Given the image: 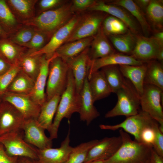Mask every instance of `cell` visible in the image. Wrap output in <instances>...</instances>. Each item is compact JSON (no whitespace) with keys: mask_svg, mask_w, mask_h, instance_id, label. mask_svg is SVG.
Wrapping results in <instances>:
<instances>
[{"mask_svg":"<svg viewBox=\"0 0 163 163\" xmlns=\"http://www.w3.org/2000/svg\"><path fill=\"white\" fill-rule=\"evenodd\" d=\"M119 132L121 145L104 163H149L152 160V146L133 140L128 133L122 129Z\"/></svg>","mask_w":163,"mask_h":163,"instance_id":"obj_1","label":"cell"},{"mask_svg":"<svg viewBox=\"0 0 163 163\" xmlns=\"http://www.w3.org/2000/svg\"><path fill=\"white\" fill-rule=\"evenodd\" d=\"M74 15L72 3H64L56 8L41 12L24 24L45 34L50 38Z\"/></svg>","mask_w":163,"mask_h":163,"instance_id":"obj_2","label":"cell"},{"mask_svg":"<svg viewBox=\"0 0 163 163\" xmlns=\"http://www.w3.org/2000/svg\"><path fill=\"white\" fill-rule=\"evenodd\" d=\"M80 106V94L76 91L73 75L69 68L66 88L61 96L51 127L49 131L52 140L58 137V129L64 118L70 119L75 113H79Z\"/></svg>","mask_w":163,"mask_h":163,"instance_id":"obj_3","label":"cell"},{"mask_svg":"<svg viewBox=\"0 0 163 163\" xmlns=\"http://www.w3.org/2000/svg\"><path fill=\"white\" fill-rule=\"evenodd\" d=\"M117 101L105 114L106 118L124 116L126 117L137 114L140 110V96L131 82L125 78L122 87L115 93Z\"/></svg>","mask_w":163,"mask_h":163,"instance_id":"obj_4","label":"cell"},{"mask_svg":"<svg viewBox=\"0 0 163 163\" xmlns=\"http://www.w3.org/2000/svg\"><path fill=\"white\" fill-rule=\"evenodd\" d=\"M69 69L66 62L56 53L49 65L45 92L46 101L56 95L61 96L66 87Z\"/></svg>","mask_w":163,"mask_h":163,"instance_id":"obj_5","label":"cell"},{"mask_svg":"<svg viewBox=\"0 0 163 163\" xmlns=\"http://www.w3.org/2000/svg\"><path fill=\"white\" fill-rule=\"evenodd\" d=\"M163 90L155 85L144 84L140 96L141 110L148 113L159 124V128L163 133V111L162 98Z\"/></svg>","mask_w":163,"mask_h":163,"instance_id":"obj_6","label":"cell"},{"mask_svg":"<svg viewBox=\"0 0 163 163\" xmlns=\"http://www.w3.org/2000/svg\"><path fill=\"white\" fill-rule=\"evenodd\" d=\"M155 121L148 113L140 110L137 114L126 117L120 123L114 125L101 124L99 127L101 129L113 131L122 129L133 135L135 140L142 142V132L145 129L152 127Z\"/></svg>","mask_w":163,"mask_h":163,"instance_id":"obj_7","label":"cell"},{"mask_svg":"<svg viewBox=\"0 0 163 163\" xmlns=\"http://www.w3.org/2000/svg\"><path fill=\"white\" fill-rule=\"evenodd\" d=\"M20 130L11 132L0 136V143L10 156L24 157L36 160L37 158L36 148L24 140Z\"/></svg>","mask_w":163,"mask_h":163,"instance_id":"obj_8","label":"cell"},{"mask_svg":"<svg viewBox=\"0 0 163 163\" xmlns=\"http://www.w3.org/2000/svg\"><path fill=\"white\" fill-rule=\"evenodd\" d=\"M81 16L75 14L67 23L53 34L43 48L37 52L30 53L32 55H44L47 59L52 57L56 50L65 43L69 38Z\"/></svg>","mask_w":163,"mask_h":163,"instance_id":"obj_9","label":"cell"},{"mask_svg":"<svg viewBox=\"0 0 163 163\" xmlns=\"http://www.w3.org/2000/svg\"><path fill=\"white\" fill-rule=\"evenodd\" d=\"M81 16V18L69 38L65 43L93 37L101 28L107 15L97 11Z\"/></svg>","mask_w":163,"mask_h":163,"instance_id":"obj_10","label":"cell"},{"mask_svg":"<svg viewBox=\"0 0 163 163\" xmlns=\"http://www.w3.org/2000/svg\"><path fill=\"white\" fill-rule=\"evenodd\" d=\"M0 97L2 100L10 103L15 107L23 115L25 119L37 118L41 106L34 101L30 94L5 91Z\"/></svg>","mask_w":163,"mask_h":163,"instance_id":"obj_11","label":"cell"},{"mask_svg":"<svg viewBox=\"0 0 163 163\" xmlns=\"http://www.w3.org/2000/svg\"><path fill=\"white\" fill-rule=\"evenodd\" d=\"M90 11H99L113 16L122 21L129 30L135 35L141 34L140 27L134 18L125 9L117 5L96 1L88 9Z\"/></svg>","mask_w":163,"mask_h":163,"instance_id":"obj_12","label":"cell"},{"mask_svg":"<svg viewBox=\"0 0 163 163\" xmlns=\"http://www.w3.org/2000/svg\"><path fill=\"white\" fill-rule=\"evenodd\" d=\"M25 120L23 115L12 104L1 99L0 101V136L11 132L22 130Z\"/></svg>","mask_w":163,"mask_h":163,"instance_id":"obj_13","label":"cell"},{"mask_svg":"<svg viewBox=\"0 0 163 163\" xmlns=\"http://www.w3.org/2000/svg\"><path fill=\"white\" fill-rule=\"evenodd\" d=\"M163 50V45L152 36L146 37L141 34L136 35V40L131 55L143 62L157 60L159 52Z\"/></svg>","mask_w":163,"mask_h":163,"instance_id":"obj_14","label":"cell"},{"mask_svg":"<svg viewBox=\"0 0 163 163\" xmlns=\"http://www.w3.org/2000/svg\"><path fill=\"white\" fill-rule=\"evenodd\" d=\"M70 129L59 147L36 148L37 158L34 163H66L73 147L70 145Z\"/></svg>","mask_w":163,"mask_h":163,"instance_id":"obj_15","label":"cell"},{"mask_svg":"<svg viewBox=\"0 0 163 163\" xmlns=\"http://www.w3.org/2000/svg\"><path fill=\"white\" fill-rule=\"evenodd\" d=\"M22 129L24 133V139L29 144L39 149L52 147V140L46 135L45 129L38 123L37 119H25Z\"/></svg>","mask_w":163,"mask_h":163,"instance_id":"obj_16","label":"cell"},{"mask_svg":"<svg viewBox=\"0 0 163 163\" xmlns=\"http://www.w3.org/2000/svg\"><path fill=\"white\" fill-rule=\"evenodd\" d=\"M121 137H106L98 142L89 150L83 163L97 159L106 160L113 155L122 144Z\"/></svg>","mask_w":163,"mask_h":163,"instance_id":"obj_17","label":"cell"},{"mask_svg":"<svg viewBox=\"0 0 163 163\" xmlns=\"http://www.w3.org/2000/svg\"><path fill=\"white\" fill-rule=\"evenodd\" d=\"M89 51L88 47L78 55L66 62L72 72L76 90L78 94H80L88 75L90 60Z\"/></svg>","mask_w":163,"mask_h":163,"instance_id":"obj_18","label":"cell"},{"mask_svg":"<svg viewBox=\"0 0 163 163\" xmlns=\"http://www.w3.org/2000/svg\"><path fill=\"white\" fill-rule=\"evenodd\" d=\"M131 55L116 53L103 58L90 60L88 77L102 67L111 65H140L145 63Z\"/></svg>","mask_w":163,"mask_h":163,"instance_id":"obj_19","label":"cell"},{"mask_svg":"<svg viewBox=\"0 0 163 163\" xmlns=\"http://www.w3.org/2000/svg\"><path fill=\"white\" fill-rule=\"evenodd\" d=\"M80 108L79 112L80 119L89 125L94 119L100 116V113L94 105V102L88 84V75L84 81L80 93Z\"/></svg>","mask_w":163,"mask_h":163,"instance_id":"obj_20","label":"cell"},{"mask_svg":"<svg viewBox=\"0 0 163 163\" xmlns=\"http://www.w3.org/2000/svg\"><path fill=\"white\" fill-rule=\"evenodd\" d=\"M56 53L51 58L47 59L43 55L39 74L35 81L33 91L30 94L31 98L37 104L41 106L46 101L45 92L48 76L49 65Z\"/></svg>","mask_w":163,"mask_h":163,"instance_id":"obj_21","label":"cell"},{"mask_svg":"<svg viewBox=\"0 0 163 163\" xmlns=\"http://www.w3.org/2000/svg\"><path fill=\"white\" fill-rule=\"evenodd\" d=\"M15 18L24 24L36 15V5L38 0H5Z\"/></svg>","mask_w":163,"mask_h":163,"instance_id":"obj_22","label":"cell"},{"mask_svg":"<svg viewBox=\"0 0 163 163\" xmlns=\"http://www.w3.org/2000/svg\"><path fill=\"white\" fill-rule=\"evenodd\" d=\"M107 37L103 31L101 27L93 37L89 50L90 60L102 58L116 53Z\"/></svg>","mask_w":163,"mask_h":163,"instance_id":"obj_23","label":"cell"},{"mask_svg":"<svg viewBox=\"0 0 163 163\" xmlns=\"http://www.w3.org/2000/svg\"><path fill=\"white\" fill-rule=\"evenodd\" d=\"M119 66L124 77L131 82L140 96L143 91L147 69L146 62L140 65H123Z\"/></svg>","mask_w":163,"mask_h":163,"instance_id":"obj_24","label":"cell"},{"mask_svg":"<svg viewBox=\"0 0 163 163\" xmlns=\"http://www.w3.org/2000/svg\"><path fill=\"white\" fill-rule=\"evenodd\" d=\"M109 3L120 6L126 10L138 23L145 36L148 37L152 31L144 12L136 5L133 0H115Z\"/></svg>","mask_w":163,"mask_h":163,"instance_id":"obj_25","label":"cell"},{"mask_svg":"<svg viewBox=\"0 0 163 163\" xmlns=\"http://www.w3.org/2000/svg\"><path fill=\"white\" fill-rule=\"evenodd\" d=\"M93 37L64 43L56 51L58 56L66 62L77 56L90 46Z\"/></svg>","mask_w":163,"mask_h":163,"instance_id":"obj_26","label":"cell"},{"mask_svg":"<svg viewBox=\"0 0 163 163\" xmlns=\"http://www.w3.org/2000/svg\"><path fill=\"white\" fill-rule=\"evenodd\" d=\"M88 78L89 88L94 102L107 97L112 93L101 70L93 73Z\"/></svg>","mask_w":163,"mask_h":163,"instance_id":"obj_27","label":"cell"},{"mask_svg":"<svg viewBox=\"0 0 163 163\" xmlns=\"http://www.w3.org/2000/svg\"><path fill=\"white\" fill-rule=\"evenodd\" d=\"M61 96L56 95L46 101L41 106L37 120L39 124L49 132L53 124Z\"/></svg>","mask_w":163,"mask_h":163,"instance_id":"obj_28","label":"cell"},{"mask_svg":"<svg viewBox=\"0 0 163 163\" xmlns=\"http://www.w3.org/2000/svg\"><path fill=\"white\" fill-rule=\"evenodd\" d=\"M42 56L32 55L27 50L17 64L21 70L35 82L40 72Z\"/></svg>","mask_w":163,"mask_h":163,"instance_id":"obj_29","label":"cell"},{"mask_svg":"<svg viewBox=\"0 0 163 163\" xmlns=\"http://www.w3.org/2000/svg\"><path fill=\"white\" fill-rule=\"evenodd\" d=\"M147 21L153 31L163 30V1L151 0L145 12Z\"/></svg>","mask_w":163,"mask_h":163,"instance_id":"obj_30","label":"cell"},{"mask_svg":"<svg viewBox=\"0 0 163 163\" xmlns=\"http://www.w3.org/2000/svg\"><path fill=\"white\" fill-rule=\"evenodd\" d=\"M27 50L8 38L0 39V54L12 65L17 64L19 59Z\"/></svg>","mask_w":163,"mask_h":163,"instance_id":"obj_31","label":"cell"},{"mask_svg":"<svg viewBox=\"0 0 163 163\" xmlns=\"http://www.w3.org/2000/svg\"><path fill=\"white\" fill-rule=\"evenodd\" d=\"M107 36L119 53L131 55L135 45L136 35L129 30L124 34Z\"/></svg>","mask_w":163,"mask_h":163,"instance_id":"obj_32","label":"cell"},{"mask_svg":"<svg viewBox=\"0 0 163 163\" xmlns=\"http://www.w3.org/2000/svg\"><path fill=\"white\" fill-rule=\"evenodd\" d=\"M0 24L9 35L23 25L15 18L5 0H0Z\"/></svg>","mask_w":163,"mask_h":163,"instance_id":"obj_33","label":"cell"},{"mask_svg":"<svg viewBox=\"0 0 163 163\" xmlns=\"http://www.w3.org/2000/svg\"><path fill=\"white\" fill-rule=\"evenodd\" d=\"M35 81L21 70L16 75L6 91L20 94H30Z\"/></svg>","mask_w":163,"mask_h":163,"instance_id":"obj_34","label":"cell"},{"mask_svg":"<svg viewBox=\"0 0 163 163\" xmlns=\"http://www.w3.org/2000/svg\"><path fill=\"white\" fill-rule=\"evenodd\" d=\"M147 69L144 83L153 85L163 90V66L162 63L156 60L146 62Z\"/></svg>","mask_w":163,"mask_h":163,"instance_id":"obj_35","label":"cell"},{"mask_svg":"<svg viewBox=\"0 0 163 163\" xmlns=\"http://www.w3.org/2000/svg\"><path fill=\"white\" fill-rule=\"evenodd\" d=\"M101 70L104 75L111 92L115 93L122 87L125 79L119 65L105 66L101 68Z\"/></svg>","mask_w":163,"mask_h":163,"instance_id":"obj_36","label":"cell"},{"mask_svg":"<svg viewBox=\"0 0 163 163\" xmlns=\"http://www.w3.org/2000/svg\"><path fill=\"white\" fill-rule=\"evenodd\" d=\"M101 27L107 36L123 34L129 30L122 21L110 15L106 16Z\"/></svg>","mask_w":163,"mask_h":163,"instance_id":"obj_37","label":"cell"},{"mask_svg":"<svg viewBox=\"0 0 163 163\" xmlns=\"http://www.w3.org/2000/svg\"><path fill=\"white\" fill-rule=\"evenodd\" d=\"M99 141L97 139L91 140L73 147L66 163H83L89 150Z\"/></svg>","mask_w":163,"mask_h":163,"instance_id":"obj_38","label":"cell"},{"mask_svg":"<svg viewBox=\"0 0 163 163\" xmlns=\"http://www.w3.org/2000/svg\"><path fill=\"white\" fill-rule=\"evenodd\" d=\"M35 31L31 27L23 24L16 31L10 34L8 38L14 43L23 46L30 40Z\"/></svg>","mask_w":163,"mask_h":163,"instance_id":"obj_39","label":"cell"},{"mask_svg":"<svg viewBox=\"0 0 163 163\" xmlns=\"http://www.w3.org/2000/svg\"><path fill=\"white\" fill-rule=\"evenodd\" d=\"M49 37L40 31L35 30L30 40L23 46L31 53L37 52L43 48L50 39Z\"/></svg>","mask_w":163,"mask_h":163,"instance_id":"obj_40","label":"cell"},{"mask_svg":"<svg viewBox=\"0 0 163 163\" xmlns=\"http://www.w3.org/2000/svg\"><path fill=\"white\" fill-rule=\"evenodd\" d=\"M21 70L17 64L14 65L6 72L0 76V94L5 92L17 74Z\"/></svg>","mask_w":163,"mask_h":163,"instance_id":"obj_41","label":"cell"},{"mask_svg":"<svg viewBox=\"0 0 163 163\" xmlns=\"http://www.w3.org/2000/svg\"><path fill=\"white\" fill-rule=\"evenodd\" d=\"M65 2L62 0H38L36 5V14L37 13L36 15L43 12L57 8L64 4Z\"/></svg>","mask_w":163,"mask_h":163,"instance_id":"obj_42","label":"cell"},{"mask_svg":"<svg viewBox=\"0 0 163 163\" xmlns=\"http://www.w3.org/2000/svg\"><path fill=\"white\" fill-rule=\"evenodd\" d=\"M159 125L156 121L153 126L155 138L152 148L158 155L163 157V134L159 129Z\"/></svg>","mask_w":163,"mask_h":163,"instance_id":"obj_43","label":"cell"},{"mask_svg":"<svg viewBox=\"0 0 163 163\" xmlns=\"http://www.w3.org/2000/svg\"><path fill=\"white\" fill-rule=\"evenodd\" d=\"M94 0H73L72 1L73 11H80L89 9L95 2Z\"/></svg>","mask_w":163,"mask_h":163,"instance_id":"obj_44","label":"cell"},{"mask_svg":"<svg viewBox=\"0 0 163 163\" xmlns=\"http://www.w3.org/2000/svg\"><path fill=\"white\" fill-rule=\"evenodd\" d=\"M153 126L152 127L145 129L142 132L141 136L142 143L152 146L155 138V133Z\"/></svg>","mask_w":163,"mask_h":163,"instance_id":"obj_45","label":"cell"},{"mask_svg":"<svg viewBox=\"0 0 163 163\" xmlns=\"http://www.w3.org/2000/svg\"><path fill=\"white\" fill-rule=\"evenodd\" d=\"M18 158V157L8 155L3 146L0 143V163H17Z\"/></svg>","mask_w":163,"mask_h":163,"instance_id":"obj_46","label":"cell"},{"mask_svg":"<svg viewBox=\"0 0 163 163\" xmlns=\"http://www.w3.org/2000/svg\"><path fill=\"white\" fill-rule=\"evenodd\" d=\"M13 65L0 54V76L8 71Z\"/></svg>","mask_w":163,"mask_h":163,"instance_id":"obj_47","label":"cell"},{"mask_svg":"<svg viewBox=\"0 0 163 163\" xmlns=\"http://www.w3.org/2000/svg\"><path fill=\"white\" fill-rule=\"evenodd\" d=\"M151 0H133L136 5L145 13Z\"/></svg>","mask_w":163,"mask_h":163,"instance_id":"obj_48","label":"cell"},{"mask_svg":"<svg viewBox=\"0 0 163 163\" xmlns=\"http://www.w3.org/2000/svg\"><path fill=\"white\" fill-rule=\"evenodd\" d=\"M153 32V34L152 37L160 44L163 45V30L155 31Z\"/></svg>","mask_w":163,"mask_h":163,"instance_id":"obj_49","label":"cell"},{"mask_svg":"<svg viewBox=\"0 0 163 163\" xmlns=\"http://www.w3.org/2000/svg\"><path fill=\"white\" fill-rule=\"evenodd\" d=\"M152 158L153 163H163V157L158 155L153 149L152 151Z\"/></svg>","mask_w":163,"mask_h":163,"instance_id":"obj_50","label":"cell"},{"mask_svg":"<svg viewBox=\"0 0 163 163\" xmlns=\"http://www.w3.org/2000/svg\"><path fill=\"white\" fill-rule=\"evenodd\" d=\"M34 161L27 158L18 157L17 163H34Z\"/></svg>","mask_w":163,"mask_h":163,"instance_id":"obj_51","label":"cell"},{"mask_svg":"<svg viewBox=\"0 0 163 163\" xmlns=\"http://www.w3.org/2000/svg\"><path fill=\"white\" fill-rule=\"evenodd\" d=\"M9 35L5 31L0 24V39L8 38Z\"/></svg>","mask_w":163,"mask_h":163,"instance_id":"obj_52","label":"cell"},{"mask_svg":"<svg viewBox=\"0 0 163 163\" xmlns=\"http://www.w3.org/2000/svg\"><path fill=\"white\" fill-rule=\"evenodd\" d=\"M104 161L102 159H97L90 161L85 163H104Z\"/></svg>","mask_w":163,"mask_h":163,"instance_id":"obj_53","label":"cell"},{"mask_svg":"<svg viewBox=\"0 0 163 163\" xmlns=\"http://www.w3.org/2000/svg\"><path fill=\"white\" fill-rule=\"evenodd\" d=\"M149 163H153V162H152V160H151L149 162Z\"/></svg>","mask_w":163,"mask_h":163,"instance_id":"obj_54","label":"cell"},{"mask_svg":"<svg viewBox=\"0 0 163 163\" xmlns=\"http://www.w3.org/2000/svg\"><path fill=\"white\" fill-rule=\"evenodd\" d=\"M1 97H0V101H1Z\"/></svg>","mask_w":163,"mask_h":163,"instance_id":"obj_55","label":"cell"},{"mask_svg":"<svg viewBox=\"0 0 163 163\" xmlns=\"http://www.w3.org/2000/svg\"><path fill=\"white\" fill-rule=\"evenodd\" d=\"M0 95H1L0 94Z\"/></svg>","mask_w":163,"mask_h":163,"instance_id":"obj_56","label":"cell"}]
</instances>
